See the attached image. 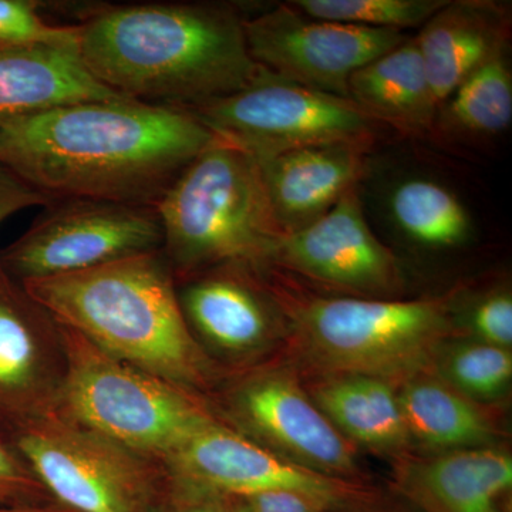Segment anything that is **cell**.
I'll use <instances>...</instances> for the list:
<instances>
[{"mask_svg":"<svg viewBox=\"0 0 512 512\" xmlns=\"http://www.w3.org/2000/svg\"><path fill=\"white\" fill-rule=\"evenodd\" d=\"M218 137L191 113L130 99L82 101L0 123V164L52 201L156 208Z\"/></svg>","mask_w":512,"mask_h":512,"instance_id":"6da1fadb","label":"cell"},{"mask_svg":"<svg viewBox=\"0 0 512 512\" xmlns=\"http://www.w3.org/2000/svg\"><path fill=\"white\" fill-rule=\"evenodd\" d=\"M232 6L141 3L94 10L77 23V52L124 99L188 110L266 76Z\"/></svg>","mask_w":512,"mask_h":512,"instance_id":"7a4b0ae2","label":"cell"},{"mask_svg":"<svg viewBox=\"0 0 512 512\" xmlns=\"http://www.w3.org/2000/svg\"><path fill=\"white\" fill-rule=\"evenodd\" d=\"M22 286L103 352L204 399L228 376L192 336L161 249Z\"/></svg>","mask_w":512,"mask_h":512,"instance_id":"3957f363","label":"cell"},{"mask_svg":"<svg viewBox=\"0 0 512 512\" xmlns=\"http://www.w3.org/2000/svg\"><path fill=\"white\" fill-rule=\"evenodd\" d=\"M286 322L281 359L301 376L362 375L400 383L430 372L453 338L450 293L375 299L319 291L274 268H259Z\"/></svg>","mask_w":512,"mask_h":512,"instance_id":"277c9868","label":"cell"},{"mask_svg":"<svg viewBox=\"0 0 512 512\" xmlns=\"http://www.w3.org/2000/svg\"><path fill=\"white\" fill-rule=\"evenodd\" d=\"M154 210L175 282L225 264L264 268L282 237L258 161L221 138L181 171Z\"/></svg>","mask_w":512,"mask_h":512,"instance_id":"5b68a950","label":"cell"},{"mask_svg":"<svg viewBox=\"0 0 512 512\" xmlns=\"http://www.w3.org/2000/svg\"><path fill=\"white\" fill-rule=\"evenodd\" d=\"M62 326L66 376L57 414L165 463L217 419L207 399L103 352Z\"/></svg>","mask_w":512,"mask_h":512,"instance_id":"8992f818","label":"cell"},{"mask_svg":"<svg viewBox=\"0 0 512 512\" xmlns=\"http://www.w3.org/2000/svg\"><path fill=\"white\" fill-rule=\"evenodd\" d=\"M5 441L49 497L76 512H158L170 487L161 461L57 413Z\"/></svg>","mask_w":512,"mask_h":512,"instance_id":"52a82bcc","label":"cell"},{"mask_svg":"<svg viewBox=\"0 0 512 512\" xmlns=\"http://www.w3.org/2000/svg\"><path fill=\"white\" fill-rule=\"evenodd\" d=\"M208 403L229 429L296 466L370 484L360 466L359 448L320 412L299 373L285 360L228 375Z\"/></svg>","mask_w":512,"mask_h":512,"instance_id":"ba28073f","label":"cell"},{"mask_svg":"<svg viewBox=\"0 0 512 512\" xmlns=\"http://www.w3.org/2000/svg\"><path fill=\"white\" fill-rule=\"evenodd\" d=\"M187 111L215 136L254 157L323 144L370 148L386 128L352 100L271 74L237 93Z\"/></svg>","mask_w":512,"mask_h":512,"instance_id":"9c48e42d","label":"cell"},{"mask_svg":"<svg viewBox=\"0 0 512 512\" xmlns=\"http://www.w3.org/2000/svg\"><path fill=\"white\" fill-rule=\"evenodd\" d=\"M156 210L94 200H57L32 227L0 251V266L15 281L74 274L138 254L160 251Z\"/></svg>","mask_w":512,"mask_h":512,"instance_id":"30bf717a","label":"cell"},{"mask_svg":"<svg viewBox=\"0 0 512 512\" xmlns=\"http://www.w3.org/2000/svg\"><path fill=\"white\" fill-rule=\"evenodd\" d=\"M359 188L343 195L320 220L282 235L264 268L336 295L403 299L407 281L402 262L370 228Z\"/></svg>","mask_w":512,"mask_h":512,"instance_id":"8fae6325","label":"cell"},{"mask_svg":"<svg viewBox=\"0 0 512 512\" xmlns=\"http://www.w3.org/2000/svg\"><path fill=\"white\" fill-rule=\"evenodd\" d=\"M177 293L192 336L228 375L284 355L285 318L255 266H215L177 281Z\"/></svg>","mask_w":512,"mask_h":512,"instance_id":"7c38bea8","label":"cell"},{"mask_svg":"<svg viewBox=\"0 0 512 512\" xmlns=\"http://www.w3.org/2000/svg\"><path fill=\"white\" fill-rule=\"evenodd\" d=\"M244 30L252 59L266 73L343 99L353 73L407 39L404 32L309 18L289 2L245 16Z\"/></svg>","mask_w":512,"mask_h":512,"instance_id":"4fadbf2b","label":"cell"},{"mask_svg":"<svg viewBox=\"0 0 512 512\" xmlns=\"http://www.w3.org/2000/svg\"><path fill=\"white\" fill-rule=\"evenodd\" d=\"M164 464L171 477L225 497L291 491L343 511L380 493L370 484L296 466L218 419L195 431Z\"/></svg>","mask_w":512,"mask_h":512,"instance_id":"5bb4252c","label":"cell"},{"mask_svg":"<svg viewBox=\"0 0 512 512\" xmlns=\"http://www.w3.org/2000/svg\"><path fill=\"white\" fill-rule=\"evenodd\" d=\"M64 376L62 326L0 266V439L57 413Z\"/></svg>","mask_w":512,"mask_h":512,"instance_id":"9a60e30c","label":"cell"},{"mask_svg":"<svg viewBox=\"0 0 512 512\" xmlns=\"http://www.w3.org/2000/svg\"><path fill=\"white\" fill-rule=\"evenodd\" d=\"M392 480L416 512H512L507 446L409 454L392 461Z\"/></svg>","mask_w":512,"mask_h":512,"instance_id":"2e32d148","label":"cell"},{"mask_svg":"<svg viewBox=\"0 0 512 512\" xmlns=\"http://www.w3.org/2000/svg\"><path fill=\"white\" fill-rule=\"evenodd\" d=\"M369 151L355 144H323L255 157L282 235L320 220L343 195L359 187Z\"/></svg>","mask_w":512,"mask_h":512,"instance_id":"e0dca14e","label":"cell"},{"mask_svg":"<svg viewBox=\"0 0 512 512\" xmlns=\"http://www.w3.org/2000/svg\"><path fill=\"white\" fill-rule=\"evenodd\" d=\"M505 6L488 0H448L416 36L421 60L437 107L510 40Z\"/></svg>","mask_w":512,"mask_h":512,"instance_id":"ac0fdd59","label":"cell"},{"mask_svg":"<svg viewBox=\"0 0 512 512\" xmlns=\"http://www.w3.org/2000/svg\"><path fill=\"white\" fill-rule=\"evenodd\" d=\"M301 379L320 412L359 450L366 448L392 461L416 453L400 407L397 383L362 375Z\"/></svg>","mask_w":512,"mask_h":512,"instance_id":"d6986e66","label":"cell"},{"mask_svg":"<svg viewBox=\"0 0 512 512\" xmlns=\"http://www.w3.org/2000/svg\"><path fill=\"white\" fill-rule=\"evenodd\" d=\"M124 99L97 82L76 47L0 46V123L82 103Z\"/></svg>","mask_w":512,"mask_h":512,"instance_id":"ffe728a7","label":"cell"},{"mask_svg":"<svg viewBox=\"0 0 512 512\" xmlns=\"http://www.w3.org/2000/svg\"><path fill=\"white\" fill-rule=\"evenodd\" d=\"M397 394L416 453L505 446L497 409L468 399L431 372L397 383Z\"/></svg>","mask_w":512,"mask_h":512,"instance_id":"44dd1931","label":"cell"},{"mask_svg":"<svg viewBox=\"0 0 512 512\" xmlns=\"http://www.w3.org/2000/svg\"><path fill=\"white\" fill-rule=\"evenodd\" d=\"M348 97L384 127L412 136L434 133L437 107L416 37L352 74Z\"/></svg>","mask_w":512,"mask_h":512,"instance_id":"7402d4cb","label":"cell"},{"mask_svg":"<svg viewBox=\"0 0 512 512\" xmlns=\"http://www.w3.org/2000/svg\"><path fill=\"white\" fill-rule=\"evenodd\" d=\"M384 214L407 244L427 252H451L473 241V217L446 184L427 175H406L387 188Z\"/></svg>","mask_w":512,"mask_h":512,"instance_id":"603a6c76","label":"cell"},{"mask_svg":"<svg viewBox=\"0 0 512 512\" xmlns=\"http://www.w3.org/2000/svg\"><path fill=\"white\" fill-rule=\"evenodd\" d=\"M511 123L512 69L507 40L441 104L434 133L471 143L498 137Z\"/></svg>","mask_w":512,"mask_h":512,"instance_id":"cb8c5ba5","label":"cell"},{"mask_svg":"<svg viewBox=\"0 0 512 512\" xmlns=\"http://www.w3.org/2000/svg\"><path fill=\"white\" fill-rule=\"evenodd\" d=\"M430 372L468 399L497 407L510 396L512 350L450 338L437 349Z\"/></svg>","mask_w":512,"mask_h":512,"instance_id":"d4e9b609","label":"cell"},{"mask_svg":"<svg viewBox=\"0 0 512 512\" xmlns=\"http://www.w3.org/2000/svg\"><path fill=\"white\" fill-rule=\"evenodd\" d=\"M448 0H292L303 15L362 28L394 30L423 28Z\"/></svg>","mask_w":512,"mask_h":512,"instance_id":"484cf974","label":"cell"},{"mask_svg":"<svg viewBox=\"0 0 512 512\" xmlns=\"http://www.w3.org/2000/svg\"><path fill=\"white\" fill-rule=\"evenodd\" d=\"M453 338L512 350V291L501 281L474 292L450 293Z\"/></svg>","mask_w":512,"mask_h":512,"instance_id":"4316f807","label":"cell"},{"mask_svg":"<svg viewBox=\"0 0 512 512\" xmlns=\"http://www.w3.org/2000/svg\"><path fill=\"white\" fill-rule=\"evenodd\" d=\"M26 0H0V46L76 47V25H53Z\"/></svg>","mask_w":512,"mask_h":512,"instance_id":"83f0119b","label":"cell"},{"mask_svg":"<svg viewBox=\"0 0 512 512\" xmlns=\"http://www.w3.org/2000/svg\"><path fill=\"white\" fill-rule=\"evenodd\" d=\"M49 497L23 458L0 439V504L42 503Z\"/></svg>","mask_w":512,"mask_h":512,"instance_id":"f1b7e54d","label":"cell"},{"mask_svg":"<svg viewBox=\"0 0 512 512\" xmlns=\"http://www.w3.org/2000/svg\"><path fill=\"white\" fill-rule=\"evenodd\" d=\"M225 500L231 512H342L291 491L231 495L225 497Z\"/></svg>","mask_w":512,"mask_h":512,"instance_id":"f546056e","label":"cell"},{"mask_svg":"<svg viewBox=\"0 0 512 512\" xmlns=\"http://www.w3.org/2000/svg\"><path fill=\"white\" fill-rule=\"evenodd\" d=\"M158 512H231L224 495L170 476V487Z\"/></svg>","mask_w":512,"mask_h":512,"instance_id":"4dcf8cb0","label":"cell"},{"mask_svg":"<svg viewBox=\"0 0 512 512\" xmlns=\"http://www.w3.org/2000/svg\"><path fill=\"white\" fill-rule=\"evenodd\" d=\"M52 200L0 164V224L13 214L32 207H46Z\"/></svg>","mask_w":512,"mask_h":512,"instance_id":"1f68e13d","label":"cell"},{"mask_svg":"<svg viewBox=\"0 0 512 512\" xmlns=\"http://www.w3.org/2000/svg\"><path fill=\"white\" fill-rule=\"evenodd\" d=\"M342 512H416L404 501H393L392 498L384 497L382 493L375 495L370 500L353 505Z\"/></svg>","mask_w":512,"mask_h":512,"instance_id":"d6a6232c","label":"cell"},{"mask_svg":"<svg viewBox=\"0 0 512 512\" xmlns=\"http://www.w3.org/2000/svg\"><path fill=\"white\" fill-rule=\"evenodd\" d=\"M0 512H76L64 505L56 504H0Z\"/></svg>","mask_w":512,"mask_h":512,"instance_id":"836d02e7","label":"cell"}]
</instances>
